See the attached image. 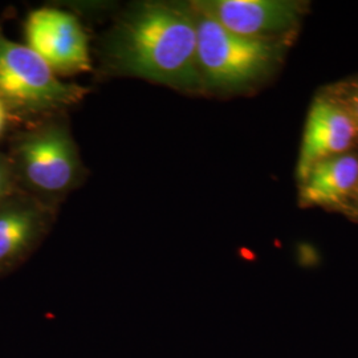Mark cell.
Segmentation results:
<instances>
[{"mask_svg":"<svg viewBox=\"0 0 358 358\" xmlns=\"http://www.w3.org/2000/svg\"><path fill=\"white\" fill-rule=\"evenodd\" d=\"M105 62L122 76L189 93L205 92L190 3L142 1L131 6L106 38Z\"/></svg>","mask_w":358,"mask_h":358,"instance_id":"obj_1","label":"cell"},{"mask_svg":"<svg viewBox=\"0 0 358 358\" xmlns=\"http://www.w3.org/2000/svg\"><path fill=\"white\" fill-rule=\"evenodd\" d=\"M192 7L198 31V66L205 92L252 90L282 63L288 40L236 35Z\"/></svg>","mask_w":358,"mask_h":358,"instance_id":"obj_2","label":"cell"},{"mask_svg":"<svg viewBox=\"0 0 358 358\" xmlns=\"http://www.w3.org/2000/svg\"><path fill=\"white\" fill-rule=\"evenodd\" d=\"M8 157L17 187L47 205L72 192L84 177L76 141L60 120L20 134Z\"/></svg>","mask_w":358,"mask_h":358,"instance_id":"obj_3","label":"cell"},{"mask_svg":"<svg viewBox=\"0 0 358 358\" xmlns=\"http://www.w3.org/2000/svg\"><path fill=\"white\" fill-rule=\"evenodd\" d=\"M88 90L63 81L36 52L0 31V101L13 115L62 110L80 103Z\"/></svg>","mask_w":358,"mask_h":358,"instance_id":"obj_4","label":"cell"},{"mask_svg":"<svg viewBox=\"0 0 358 358\" xmlns=\"http://www.w3.org/2000/svg\"><path fill=\"white\" fill-rule=\"evenodd\" d=\"M192 4L230 32L269 40L294 38L307 8L296 0H198Z\"/></svg>","mask_w":358,"mask_h":358,"instance_id":"obj_5","label":"cell"},{"mask_svg":"<svg viewBox=\"0 0 358 358\" xmlns=\"http://www.w3.org/2000/svg\"><path fill=\"white\" fill-rule=\"evenodd\" d=\"M27 45L50 65L57 76H73L92 69L88 35L76 16L44 7L28 15Z\"/></svg>","mask_w":358,"mask_h":358,"instance_id":"obj_6","label":"cell"},{"mask_svg":"<svg viewBox=\"0 0 358 358\" xmlns=\"http://www.w3.org/2000/svg\"><path fill=\"white\" fill-rule=\"evenodd\" d=\"M51 206L17 190L0 205V276L17 268L44 239Z\"/></svg>","mask_w":358,"mask_h":358,"instance_id":"obj_7","label":"cell"},{"mask_svg":"<svg viewBox=\"0 0 358 358\" xmlns=\"http://www.w3.org/2000/svg\"><path fill=\"white\" fill-rule=\"evenodd\" d=\"M358 142V125L345 110L324 94L309 108L296 167L300 182L308 171L327 158L349 153Z\"/></svg>","mask_w":358,"mask_h":358,"instance_id":"obj_8","label":"cell"},{"mask_svg":"<svg viewBox=\"0 0 358 358\" xmlns=\"http://www.w3.org/2000/svg\"><path fill=\"white\" fill-rule=\"evenodd\" d=\"M358 185V155H334L320 161L299 182L301 207H322L344 211Z\"/></svg>","mask_w":358,"mask_h":358,"instance_id":"obj_9","label":"cell"},{"mask_svg":"<svg viewBox=\"0 0 358 358\" xmlns=\"http://www.w3.org/2000/svg\"><path fill=\"white\" fill-rule=\"evenodd\" d=\"M321 94L338 103L358 125V76L329 85Z\"/></svg>","mask_w":358,"mask_h":358,"instance_id":"obj_10","label":"cell"},{"mask_svg":"<svg viewBox=\"0 0 358 358\" xmlns=\"http://www.w3.org/2000/svg\"><path fill=\"white\" fill-rule=\"evenodd\" d=\"M17 190L20 189L16 183L11 159L8 154L0 153V205Z\"/></svg>","mask_w":358,"mask_h":358,"instance_id":"obj_11","label":"cell"},{"mask_svg":"<svg viewBox=\"0 0 358 358\" xmlns=\"http://www.w3.org/2000/svg\"><path fill=\"white\" fill-rule=\"evenodd\" d=\"M343 214H345L349 217H353V219H357L358 220V185L356 187V190L352 194L348 205H346Z\"/></svg>","mask_w":358,"mask_h":358,"instance_id":"obj_12","label":"cell"},{"mask_svg":"<svg viewBox=\"0 0 358 358\" xmlns=\"http://www.w3.org/2000/svg\"><path fill=\"white\" fill-rule=\"evenodd\" d=\"M11 118H13V113L8 110V108L4 103L0 101V137L8 127Z\"/></svg>","mask_w":358,"mask_h":358,"instance_id":"obj_13","label":"cell"}]
</instances>
